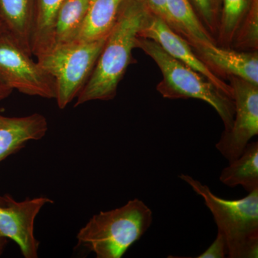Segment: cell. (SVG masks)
<instances>
[{
	"label": "cell",
	"mask_w": 258,
	"mask_h": 258,
	"mask_svg": "<svg viewBox=\"0 0 258 258\" xmlns=\"http://www.w3.org/2000/svg\"><path fill=\"white\" fill-rule=\"evenodd\" d=\"M150 14L142 0L123 2L116 23L107 37L89 79L78 95L75 106L115 98L125 71L135 62L132 51L137 48L139 32Z\"/></svg>",
	"instance_id": "cell-1"
},
{
	"label": "cell",
	"mask_w": 258,
	"mask_h": 258,
	"mask_svg": "<svg viewBox=\"0 0 258 258\" xmlns=\"http://www.w3.org/2000/svg\"><path fill=\"white\" fill-rule=\"evenodd\" d=\"M152 222V210L134 199L120 208L93 215L80 230L78 242L97 258H120L142 238Z\"/></svg>",
	"instance_id": "cell-2"
},
{
	"label": "cell",
	"mask_w": 258,
	"mask_h": 258,
	"mask_svg": "<svg viewBox=\"0 0 258 258\" xmlns=\"http://www.w3.org/2000/svg\"><path fill=\"white\" fill-rule=\"evenodd\" d=\"M180 179L203 199L223 236L230 258L258 257V189L239 200L217 197L206 184L187 174Z\"/></svg>",
	"instance_id": "cell-3"
},
{
	"label": "cell",
	"mask_w": 258,
	"mask_h": 258,
	"mask_svg": "<svg viewBox=\"0 0 258 258\" xmlns=\"http://www.w3.org/2000/svg\"><path fill=\"white\" fill-rule=\"evenodd\" d=\"M137 48L143 50L160 69L163 79L157 90L161 96L169 99L195 98L206 102L221 118L224 132L230 130L235 115L233 98L220 91L203 75L166 53L153 40L138 37Z\"/></svg>",
	"instance_id": "cell-4"
},
{
	"label": "cell",
	"mask_w": 258,
	"mask_h": 258,
	"mask_svg": "<svg viewBox=\"0 0 258 258\" xmlns=\"http://www.w3.org/2000/svg\"><path fill=\"white\" fill-rule=\"evenodd\" d=\"M107 37L93 41L60 44L37 58L55 80V100L60 109L77 98L87 82Z\"/></svg>",
	"instance_id": "cell-5"
},
{
	"label": "cell",
	"mask_w": 258,
	"mask_h": 258,
	"mask_svg": "<svg viewBox=\"0 0 258 258\" xmlns=\"http://www.w3.org/2000/svg\"><path fill=\"white\" fill-rule=\"evenodd\" d=\"M6 30L0 32V78L23 94L55 99V80Z\"/></svg>",
	"instance_id": "cell-6"
},
{
	"label": "cell",
	"mask_w": 258,
	"mask_h": 258,
	"mask_svg": "<svg viewBox=\"0 0 258 258\" xmlns=\"http://www.w3.org/2000/svg\"><path fill=\"white\" fill-rule=\"evenodd\" d=\"M227 79L235 115L232 128L222 133L215 147L230 162L240 157L249 141L258 134V86L234 76Z\"/></svg>",
	"instance_id": "cell-7"
},
{
	"label": "cell",
	"mask_w": 258,
	"mask_h": 258,
	"mask_svg": "<svg viewBox=\"0 0 258 258\" xmlns=\"http://www.w3.org/2000/svg\"><path fill=\"white\" fill-rule=\"evenodd\" d=\"M52 203L44 197L17 202L6 195L0 203V234L14 241L25 258L37 257L39 242L34 235L35 218L45 205Z\"/></svg>",
	"instance_id": "cell-8"
},
{
	"label": "cell",
	"mask_w": 258,
	"mask_h": 258,
	"mask_svg": "<svg viewBox=\"0 0 258 258\" xmlns=\"http://www.w3.org/2000/svg\"><path fill=\"white\" fill-rule=\"evenodd\" d=\"M138 37L155 42L166 53L203 75L220 91L233 98L230 84L214 74L195 53L187 40L173 30L161 19L150 14Z\"/></svg>",
	"instance_id": "cell-9"
},
{
	"label": "cell",
	"mask_w": 258,
	"mask_h": 258,
	"mask_svg": "<svg viewBox=\"0 0 258 258\" xmlns=\"http://www.w3.org/2000/svg\"><path fill=\"white\" fill-rule=\"evenodd\" d=\"M195 53L214 74L234 76L258 86L257 51H238L212 42L187 40Z\"/></svg>",
	"instance_id": "cell-10"
},
{
	"label": "cell",
	"mask_w": 258,
	"mask_h": 258,
	"mask_svg": "<svg viewBox=\"0 0 258 258\" xmlns=\"http://www.w3.org/2000/svg\"><path fill=\"white\" fill-rule=\"evenodd\" d=\"M47 130L46 118L40 113L24 117L0 114V161L20 151L27 142L43 138ZM3 201L4 197L0 196V203Z\"/></svg>",
	"instance_id": "cell-11"
},
{
	"label": "cell",
	"mask_w": 258,
	"mask_h": 258,
	"mask_svg": "<svg viewBox=\"0 0 258 258\" xmlns=\"http://www.w3.org/2000/svg\"><path fill=\"white\" fill-rule=\"evenodd\" d=\"M35 7L36 0H0V23L31 55Z\"/></svg>",
	"instance_id": "cell-12"
},
{
	"label": "cell",
	"mask_w": 258,
	"mask_h": 258,
	"mask_svg": "<svg viewBox=\"0 0 258 258\" xmlns=\"http://www.w3.org/2000/svg\"><path fill=\"white\" fill-rule=\"evenodd\" d=\"M124 1L90 0L84 20L74 41H93L108 36Z\"/></svg>",
	"instance_id": "cell-13"
},
{
	"label": "cell",
	"mask_w": 258,
	"mask_h": 258,
	"mask_svg": "<svg viewBox=\"0 0 258 258\" xmlns=\"http://www.w3.org/2000/svg\"><path fill=\"white\" fill-rule=\"evenodd\" d=\"M220 181L231 188L242 186L248 193L258 189V142L247 144L240 157L229 162Z\"/></svg>",
	"instance_id": "cell-14"
},
{
	"label": "cell",
	"mask_w": 258,
	"mask_h": 258,
	"mask_svg": "<svg viewBox=\"0 0 258 258\" xmlns=\"http://www.w3.org/2000/svg\"><path fill=\"white\" fill-rule=\"evenodd\" d=\"M64 0H36L32 38V55L37 58L55 46L54 26L57 12Z\"/></svg>",
	"instance_id": "cell-15"
},
{
	"label": "cell",
	"mask_w": 258,
	"mask_h": 258,
	"mask_svg": "<svg viewBox=\"0 0 258 258\" xmlns=\"http://www.w3.org/2000/svg\"><path fill=\"white\" fill-rule=\"evenodd\" d=\"M167 7L176 32L186 40L216 44L215 37L204 26L189 0H167Z\"/></svg>",
	"instance_id": "cell-16"
},
{
	"label": "cell",
	"mask_w": 258,
	"mask_h": 258,
	"mask_svg": "<svg viewBox=\"0 0 258 258\" xmlns=\"http://www.w3.org/2000/svg\"><path fill=\"white\" fill-rule=\"evenodd\" d=\"M89 2L90 0H64L55 18V46L74 41L84 20Z\"/></svg>",
	"instance_id": "cell-17"
},
{
	"label": "cell",
	"mask_w": 258,
	"mask_h": 258,
	"mask_svg": "<svg viewBox=\"0 0 258 258\" xmlns=\"http://www.w3.org/2000/svg\"><path fill=\"white\" fill-rule=\"evenodd\" d=\"M220 25L216 37L218 46L231 48L237 30L252 0H220Z\"/></svg>",
	"instance_id": "cell-18"
},
{
	"label": "cell",
	"mask_w": 258,
	"mask_h": 258,
	"mask_svg": "<svg viewBox=\"0 0 258 258\" xmlns=\"http://www.w3.org/2000/svg\"><path fill=\"white\" fill-rule=\"evenodd\" d=\"M232 47L238 51H257L258 0H252L236 33L231 48Z\"/></svg>",
	"instance_id": "cell-19"
},
{
	"label": "cell",
	"mask_w": 258,
	"mask_h": 258,
	"mask_svg": "<svg viewBox=\"0 0 258 258\" xmlns=\"http://www.w3.org/2000/svg\"><path fill=\"white\" fill-rule=\"evenodd\" d=\"M204 26L216 40L220 25V0H189Z\"/></svg>",
	"instance_id": "cell-20"
},
{
	"label": "cell",
	"mask_w": 258,
	"mask_h": 258,
	"mask_svg": "<svg viewBox=\"0 0 258 258\" xmlns=\"http://www.w3.org/2000/svg\"><path fill=\"white\" fill-rule=\"evenodd\" d=\"M151 14L161 19L176 32L175 25L168 10L167 0H142Z\"/></svg>",
	"instance_id": "cell-21"
},
{
	"label": "cell",
	"mask_w": 258,
	"mask_h": 258,
	"mask_svg": "<svg viewBox=\"0 0 258 258\" xmlns=\"http://www.w3.org/2000/svg\"><path fill=\"white\" fill-rule=\"evenodd\" d=\"M227 243L221 234L217 232L216 238L205 252L198 258H224L227 256Z\"/></svg>",
	"instance_id": "cell-22"
},
{
	"label": "cell",
	"mask_w": 258,
	"mask_h": 258,
	"mask_svg": "<svg viewBox=\"0 0 258 258\" xmlns=\"http://www.w3.org/2000/svg\"><path fill=\"white\" fill-rule=\"evenodd\" d=\"M13 90L0 78V101L10 96Z\"/></svg>",
	"instance_id": "cell-23"
},
{
	"label": "cell",
	"mask_w": 258,
	"mask_h": 258,
	"mask_svg": "<svg viewBox=\"0 0 258 258\" xmlns=\"http://www.w3.org/2000/svg\"><path fill=\"white\" fill-rule=\"evenodd\" d=\"M8 239L4 237L0 234V256L4 252L5 247H6L7 243H8Z\"/></svg>",
	"instance_id": "cell-24"
},
{
	"label": "cell",
	"mask_w": 258,
	"mask_h": 258,
	"mask_svg": "<svg viewBox=\"0 0 258 258\" xmlns=\"http://www.w3.org/2000/svg\"><path fill=\"white\" fill-rule=\"evenodd\" d=\"M4 28H3V25H2L1 23H0V32L2 31V30H4Z\"/></svg>",
	"instance_id": "cell-25"
},
{
	"label": "cell",
	"mask_w": 258,
	"mask_h": 258,
	"mask_svg": "<svg viewBox=\"0 0 258 258\" xmlns=\"http://www.w3.org/2000/svg\"></svg>",
	"instance_id": "cell-26"
}]
</instances>
